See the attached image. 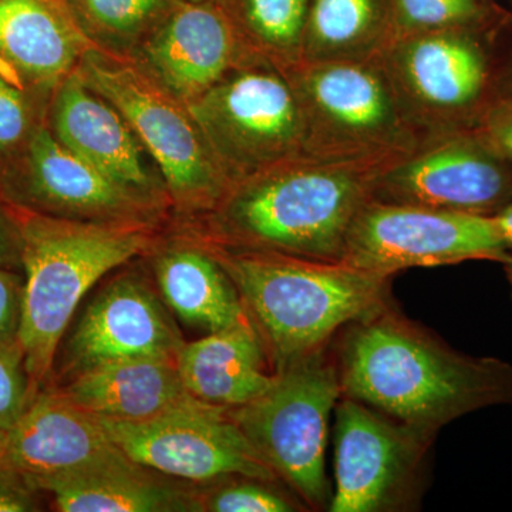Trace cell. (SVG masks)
<instances>
[{"instance_id":"obj_18","label":"cell","mask_w":512,"mask_h":512,"mask_svg":"<svg viewBox=\"0 0 512 512\" xmlns=\"http://www.w3.org/2000/svg\"><path fill=\"white\" fill-rule=\"evenodd\" d=\"M266 356L261 336L248 319L184 343L177 367L185 392L194 399L234 409L271 389L276 372H266Z\"/></svg>"},{"instance_id":"obj_34","label":"cell","mask_w":512,"mask_h":512,"mask_svg":"<svg viewBox=\"0 0 512 512\" xmlns=\"http://www.w3.org/2000/svg\"><path fill=\"white\" fill-rule=\"evenodd\" d=\"M16 259L20 262L18 229L13 218L0 211V266L10 268Z\"/></svg>"},{"instance_id":"obj_10","label":"cell","mask_w":512,"mask_h":512,"mask_svg":"<svg viewBox=\"0 0 512 512\" xmlns=\"http://www.w3.org/2000/svg\"><path fill=\"white\" fill-rule=\"evenodd\" d=\"M99 419L114 444L147 470L194 483L227 477L274 483L279 478L239 429L228 407L200 402L190 394L148 420Z\"/></svg>"},{"instance_id":"obj_33","label":"cell","mask_w":512,"mask_h":512,"mask_svg":"<svg viewBox=\"0 0 512 512\" xmlns=\"http://www.w3.org/2000/svg\"><path fill=\"white\" fill-rule=\"evenodd\" d=\"M487 131L495 146L512 158V104H504L491 113Z\"/></svg>"},{"instance_id":"obj_6","label":"cell","mask_w":512,"mask_h":512,"mask_svg":"<svg viewBox=\"0 0 512 512\" xmlns=\"http://www.w3.org/2000/svg\"><path fill=\"white\" fill-rule=\"evenodd\" d=\"M185 107L231 185L305 157L298 96L281 74L265 67L231 69Z\"/></svg>"},{"instance_id":"obj_29","label":"cell","mask_w":512,"mask_h":512,"mask_svg":"<svg viewBox=\"0 0 512 512\" xmlns=\"http://www.w3.org/2000/svg\"><path fill=\"white\" fill-rule=\"evenodd\" d=\"M32 397L19 342L0 345V424L12 426Z\"/></svg>"},{"instance_id":"obj_32","label":"cell","mask_w":512,"mask_h":512,"mask_svg":"<svg viewBox=\"0 0 512 512\" xmlns=\"http://www.w3.org/2000/svg\"><path fill=\"white\" fill-rule=\"evenodd\" d=\"M37 491L28 478L0 461V512L36 511Z\"/></svg>"},{"instance_id":"obj_5","label":"cell","mask_w":512,"mask_h":512,"mask_svg":"<svg viewBox=\"0 0 512 512\" xmlns=\"http://www.w3.org/2000/svg\"><path fill=\"white\" fill-rule=\"evenodd\" d=\"M342 397L328 346L276 372L268 392L229 409L239 429L308 507L329 505L325 454L330 414Z\"/></svg>"},{"instance_id":"obj_21","label":"cell","mask_w":512,"mask_h":512,"mask_svg":"<svg viewBox=\"0 0 512 512\" xmlns=\"http://www.w3.org/2000/svg\"><path fill=\"white\" fill-rule=\"evenodd\" d=\"M394 67L404 89L431 110L463 109L484 86L480 50L448 29L409 36L397 47Z\"/></svg>"},{"instance_id":"obj_31","label":"cell","mask_w":512,"mask_h":512,"mask_svg":"<svg viewBox=\"0 0 512 512\" xmlns=\"http://www.w3.org/2000/svg\"><path fill=\"white\" fill-rule=\"evenodd\" d=\"M23 279L0 266V345L18 342Z\"/></svg>"},{"instance_id":"obj_3","label":"cell","mask_w":512,"mask_h":512,"mask_svg":"<svg viewBox=\"0 0 512 512\" xmlns=\"http://www.w3.org/2000/svg\"><path fill=\"white\" fill-rule=\"evenodd\" d=\"M210 252L237 289L275 372L326 348L342 328L390 305L392 276L262 249Z\"/></svg>"},{"instance_id":"obj_36","label":"cell","mask_w":512,"mask_h":512,"mask_svg":"<svg viewBox=\"0 0 512 512\" xmlns=\"http://www.w3.org/2000/svg\"><path fill=\"white\" fill-rule=\"evenodd\" d=\"M9 427L0 424V461L5 456L6 444H8Z\"/></svg>"},{"instance_id":"obj_23","label":"cell","mask_w":512,"mask_h":512,"mask_svg":"<svg viewBox=\"0 0 512 512\" xmlns=\"http://www.w3.org/2000/svg\"><path fill=\"white\" fill-rule=\"evenodd\" d=\"M156 271L165 302L184 322L211 333L249 319L237 289L210 251L171 249L158 259Z\"/></svg>"},{"instance_id":"obj_30","label":"cell","mask_w":512,"mask_h":512,"mask_svg":"<svg viewBox=\"0 0 512 512\" xmlns=\"http://www.w3.org/2000/svg\"><path fill=\"white\" fill-rule=\"evenodd\" d=\"M30 107L22 89L0 73V157L9 156L32 136Z\"/></svg>"},{"instance_id":"obj_19","label":"cell","mask_w":512,"mask_h":512,"mask_svg":"<svg viewBox=\"0 0 512 512\" xmlns=\"http://www.w3.org/2000/svg\"><path fill=\"white\" fill-rule=\"evenodd\" d=\"M72 377L60 392L86 412L109 420H148L188 394L174 357L119 360Z\"/></svg>"},{"instance_id":"obj_2","label":"cell","mask_w":512,"mask_h":512,"mask_svg":"<svg viewBox=\"0 0 512 512\" xmlns=\"http://www.w3.org/2000/svg\"><path fill=\"white\" fill-rule=\"evenodd\" d=\"M386 163L298 157L232 184L215 205L224 245L342 262L350 225Z\"/></svg>"},{"instance_id":"obj_24","label":"cell","mask_w":512,"mask_h":512,"mask_svg":"<svg viewBox=\"0 0 512 512\" xmlns=\"http://www.w3.org/2000/svg\"><path fill=\"white\" fill-rule=\"evenodd\" d=\"M387 12V0H311L302 46L306 62L353 60L376 42Z\"/></svg>"},{"instance_id":"obj_17","label":"cell","mask_w":512,"mask_h":512,"mask_svg":"<svg viewBox=\"0 0 512 512\" xmlns=\"http://www.w3.org/2000/svg\"><path fill=\"white\" fill-rule=\"evenodd\" d=\"M235 47L227 15L214 6L188 3L148 40L144 57L150 76L185 106L231 70Z\"/></svg>"},{"instance_id":"obj_26","label":"cell","mask_w":512,"mask_h":512,"mask_svg":"<svg viewBox=\"0 0 512 512\" xmlns=\"http://www.w3.org/2000/svg\"><path fill=\"white\" fill-rule=\"evenodd\" d=\"M397 29L406 35L444 30L477 15L476 0H392Z\"/></svg>"},{"instance_id":"obj_37","label":"cell","mask_w":512,"mask_h":512,"mask_svg":"<svg viewBox=\"0 0 512 512\" xmlns=\"http://www.w3.org/2000/svg\"><path fill=\"white\" fill-rule=\"evenodd\" d=\"M505 265V271H507L508 279H510L511 286H512V256L507 259V261H504Z\"/></svg>"},{"instance_id":"obj_25","label":"cell","mask_w":512,"mask_h":512,"mask_svg":"<svg viewBox=\"0 0 512 512\" xmlns=\"http://www.w3.org/2000/svg\"><path fill=\"white\" fill-rule=\"evenodd\" d=\"M311 0H241L251 35L272 52H301Z\"/></svg>"},{"instance_id":"obj_8","label":"cell","mask_w":512,"mask_h":512,"mask_svg":"<svg viewBox=\"0 0 512 512\" xmlns=\"http://www.w3.org/2000/svg\"><path fill=\"white\" fill-rule=\"evenodd\" d=\"M305 123V157L346 163H384L406 148L392 83L353 60L308 62L292 84Z\"/></svg>"},{"instance_id":"obj_22","label":"cell","mask_w":512,"mask_h":512,"mask_svg":"<svg viewBox=\"0 0 512 512\" xmlns=\"http://www.w3.org/2000/svg\"><path fill=\"white\" fill-rule=\"evenodd\" d=\"M33 487L52 495L53 505L62 512L198 511L200 507L131 460L106 470L37 481Z\"/></svg>"},{"instance_id":"obj_12","label":"cell","mask_w":512,"mask_h":512,"mask_svg":"<svg viewBox=\"0 0 512 512\" xmlns=\"http://www.w3.org/2000/svg\"><path fill=\"white\" fill-rule=\"evenodd\" d=\"M370 200L491 217L512 201V178L484 147L453 138L384 165Z\"/></svg>"},{"instance_id":"obj_11","label":"cell","mask_w":512,"mask_h":512,"mask_svg":"<svg viewBox=\"0 0 512 512\" xmlns=\"http://www.w3.org/2000/svg\"><path fill=\"white\" fill-rule=\"evenodd\" d=\"M510 256L488 215L369 200L350 225L342 262L393 278L417 266Z\"/></svg>"},{"instance_id":"obj_4","label":"cell","mask_w":512,"mask_h":512,"mask_svg":"<svg viewBox=\"0 0 512 512\" xmlns=\"http://www.w3.org/2000/svg\"><path fill=\"white\" fill-rule=\"evenodd\" d=\"M23 272L18 342L35 396L53 373L56 353L84 295L150 245L136 221H82L16 208Z\"/></svg>"},{"instance_id":"obj_7","label":"cell","mask_w":512,"mask_h":512,"mask_svg":"<svg viewBox=\"0 0 512 512\" xmlns=\"http://www.w3.org/2000/svg\"><path fill=\"white\" fill-rule=\"evenodd\" d=\"M77 74L120 111L181 207L217 205L231 183L180 100L136 67L97 53L84 56Z\"/></svg>"},{"instance_id":"obj_16","label":"cell","mask_w":512,"mask_h":512,"mask_svg":"<svg viewBox=\"0 0 512 512\" xmlns=\"http://www.w3.org/2000/svg\"><path fill=\"white\" fill-rule=\"evenodd\" d=\"M52 133L114 183L150 197L153 177L144 160L143 144L120 111L93 92L77 73L69 74L57 90Z\"/></svg>"},{"instance_id":"obj_15","label":"cell","mask_w":512,"mask_h":512,"mask_svg":"<svg viewBox=\"0 0 512 512\" xmlns=\"http://www.w3.org/2000/svg\"><path fill=\"white\" fill-rule=\"evenodd\" d=\"M23 198L42 214L90 221H136L148 197L114 183L63 146L47 128L33 130L26 144Z\"/></svg>"},{"instance_id":"obj_14","label":"cell","mask_w":512,"mask_h":512,"mask_svg":"<svg viewBox=\"0 0 512 512\" xmlns=\"http://www.w3.org/2000/svg\"><path fill=\"white\" fill-rule=\"evenodd\" d=\"M183 340L156 295L123 276L94 298L67 340L63 373L77 375L104 363L138 357H174Z\"/></svg>"},{"instance_id":"obj_27","label":"cell","mask_w":512,"mask_h":512,"mask_svg":"<svg viewBox=\"0 0 512 512\" xmlns=\"http://www.w3.org/2000/svg\"><path fill=\"white\" fill-rule=\"evenodd\" d=\"M269 481L238 477V481L211 491L201 510L214 512H289L298 511L284 494L272 490Z\"/></svg>"},{"instance_id":"obj_28","label":"cell","mask_w":512,"mask_h":512,"mask_svg":"<svg viewBox=\"0 0 512 512\" xmlns=\"http://www.w3.org/2000/svg\"><path fill=\"white\" fill-rule=\"evenodd\" d=\"M165 0H79L92 25L113 36L134 35L163 9Z\"/></svg>"},{"instance_id":"obj_20","label":"cell","mask_w":512,"mask_h":512,"mask_svg":"<svg viewBox=\"0 0 512 512\" xmlns=\"http://www.w3.org/2000/svg\"><path fill=\"white\" fill-rule=\"evenodd\" d=\"M80 52L82 39L55 0H0V60L22 82H63Z\"/></svg>"},{"instance_id":"obj_9","label":"cell","mask_w":512,"mask_h":512,"mask_svg":"<svg viewBox=\"0 0 512 512\" xmlns=\"http://www.w3.org/2000/svg\"><path fill=\"white\" fill-rule=\"evenodd\" d=\"M436 434L342 396L335 407L330 512L409 511L419 504Z\"/></svg>"},{"instance_id":"obj_1","label":"cell","mask_w":512,"mask_h":512,"mask_svg":"<svg viewBox=\"0 0 512 512\" xmlns=\"http://www.w3.org/2000/svg\"><path fill=\"white\" fill-rule=\"evenodd\" d=\"M336 363L342 396L433 434L464 414L512 402L510 365L448 348L392 303L346 326Z\"/></svg>"},{"instance_id":"obj_35","label":"cell","mask_w":512,"mask_h":512,"mask_svg":"<svg viewBox=\"0 0 512 512\" xmlns=\"http://www.w3.org/2000/svg\"><path fill=\"white\" fill-rule=\"evenodd\" d=\"M493 220L498 234L503 238L505 247L508 248V251H512V201L505 205L503 210L494 214Z\"/></svg>"},{"instance_id":"obj_13","label":"cell","mask_w":512,"mask_h":512,"mask_svg":"<svg viewBox=\"0 0 512 512\" xmlns=\"http://www.w3.org/2000/svg\"><path fill=\"white\" fill-rule=\"evenodd\" d=\"M130 458L111 440L99 417L59 389L39 390L9 427L2 463L37 481L120 466Z\"/></svg>"}]
</instances>
